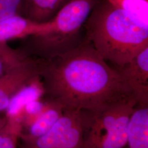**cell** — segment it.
<instances>
[{"instance_id":"obj_1","label":"cell","mask_w":148,"mask_h":148,"mask_svg":"<svg viewBox=\"0 0 148 148\" xmlns=\"http://www.w3.org/2000/svg\"><path fill=\"white\" fill-rule=\"evenodd\" d=\"M40 75L45 98L64 110L93 111L135 97L116 69L85 37L68 52L42 59Z\"/></svg>"},{"instance_id":"obj_2","label":"cell","mask_w":148,"mask_h":148,"mask_svg":"<svg viewBox=\"0 0 148 148\" xmlns=\"http://www.w3.org/2000/svg\"><path fill=\"white\" fill-rule=\"evenodd\" d=\"M85 38L106 62L127 63L148 47V25L106 0H99L84 25Z\"/></svg>"},{"instance_id":"obj_3","label":"cell","mask_w":148,"mask_h":148,"mask_svg":"<svg viewBox=\"0 0 148 148\" xmlns=\"http://www.w3.org/2000/svg\"><path fill=\"white\" fill-rule=\"evenodd\" d=\"M98 1H70L52 20L51 32L31 37L34 52L47 60L79 46L84 39L81 32L85 22Z\"/></svg>"},{"instance_id":"obj_4","label":"cell","mask_w":148,"mask_h":148,"mask_svg":"<svg viewBox=\"0 0 148 148\" xmlns=\"http://www.w3.org/2000/svg\"><path fill=\"white\" fill-rule=\"evenodd\" d=\"M137 99L131 97L99 110L81 111L82 148H125L130 118Z\"/></svg>"},{"instance_id":"obj_5","label":"cell","mask_w":148,"mask_h":148,"mask_svg":"<svg viewBox=\"0 0 148 148\" xmlns=\"http://www.w3.org/2000/svg\"><path fill=\"white\" fill-rule=\"evenodd\" d=\"M81 112L64 110L51 129L40 137L21 140V148H82Z\"/></svg>"},{"instance_id":"obj_6","label":"cell","mask_w":148,"mask_h":148,"mask_svg":"<svg viewBox=\"0 0 148 148\" xmlns=\"http://www.w3.org/2000/svg\"><path fill=\"white\" fill-rule=\"evenodd\" d=\"M138 103L148 104V47L121 66L114 67Z\"/></svg>"},{"instance_id":"obj_7","label":"cell","mask_w":148,"mask_h":148,"mask_svg":"<svg viewBox=\"0 0 148 148\" xmlns=\"http://www.w3.org/2000/svg\"><path fill=\"white\" fill-rule=\"evenodd\" d=\"M42 59H31L18 68L0 76V113H4L12 98L37 76Z\"/></svg>"},{"instance_id":"obj_8","label":"cell","mask_w":148,"mask_h":148,"mask_svg":"<svg viewBox=\"0 0 148 148\" xmlns=\"http://www.w3.org/2000/svg\"><path fill=\"white\" fill-rule=\"evenodd\" d=\"M53 21L38 23L19 14L0 21V42L46 34L53 27Z\"/></svg>"},{"instance_id":"obj_9","label":"cell","mask_w":148,"mask_h":148,"mask_svg":"<svg viewBox=\"0 0 148 148\" xmlns=\"http://www.w3.org/2000/svg\"><path fill=\"white\" fill-rule=\"evenodd\" d=\"M45 90L40 75H38L21 88L10 101L5 114L9 120L21 125V115L24 107L32 101L44 97Z\"/></svg>"},{"instance_id":"obj_10","label":"cell","mask_w":148,"mask_h":148,"mask_svg":"<svg viewBox=\"0 0 148 148\" xmlns=\"http://www.w3.org/2000/svg\"><path fill=\"white\" fill-rule=\"evenodd\" d=\"M127 148H148V104L137 103L130 118Z\"/></svg>"},{"instance_id":"obj_11","label":"cell","mask_w":148,"mask_h":148,"mask_svg":"<svg viewBox=\"0 0 148 148\" xmlns=\"http://www.w3.org/2000/svg\"><path fill=\"white\" fill-rule=\"evenodd\" d=\"M71 0H24V16L38 23L51 21L58 11Z\"/></svg>"},{"instance_id":"obj_12","label":"cell","mask_w":148,"mask_h":148,"mask_svg":"<svg viewBox=\"0 0 148 148\" xmlns=\"http://www.w3.org/2000/svg\"><path fill=\"white\" fill-rule=\"evenodd\" d=\"M47 100V106L45 110L29 127L21 132L19 139H32L40 137L49 131L63 114L64 109L62 106Z\"/></svg>"},{"instance_id":"obj_13","label":"cell","mask_w":148,"mask_h":148,"mask_svg":"<svg viewBox=\"0 0 148 148\" xmlns=\"http://www.w3.org/2000/svg\"><path fill=\"white\" fill-rule=\"evenodd\" d=\"M31 59L27 54L0 42V76L18 68Z\"/></svg>"},{"instance_id":"obj_14","label":"cell","mask_w":148,"mask_h":148,"mask_svg":"<svg viewBox=\"0 0 148 148\" xmlns=\"http://www.w3.org/2000/svg\"><path fill=\"white\" fill-rule=\"evenodd\" d=\"M117 9L125 11L148 25V0H106Z\"/></svg>"},{"instance_id":"obj_15","label":"cell","mask_w":148,"mask_h":148,"mask_svg":"<svg viewBox=\"0 0 148 148\" xmlns=\"http://www.w3.org/2000/svg\"><path fill=\"white\" fill-rule=\"evenodd\" d=\"M21 132L20 123L8 120L0 130V148H16Z\"/></svg>"},{"instance_id":"obj_16","label":"cell","mask_w":148,"mask_h":148,"mask_svg":"<svg viewBox=\"0 0 148 148\" xmlns=\"http://www.w3.org/2000/svg\"><path fill=\"white\" fill-rule=\"evenodd\" d=\"M24 0H0V21L18 15L22 10Z\"/></svg>"},{"instance_id":"obj_17","label":"cell","mask_w":148,"mask_h":148,"mask_svg":"<svg viewBox=\"0 0 148 148\" xmlns=\"http://www.w3.org/2000/svg\"><path fill=\"white\" fill-rule=\"evenodd\" d=\"M8 121V120L5 115V113H0V130L5 126Z\"/></svg>"}]
</instances>
